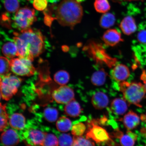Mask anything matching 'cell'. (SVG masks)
Instances as JSON below:
<instances>
[{
  "instance_id": "f35d334b",
  "label": "cell",
  "mask_w": 146,
  "mask_h": 146,
  "mask_svg": "<svg viewBox=\"0 0 146 146\" xmlns=\"http://www.w3.org/2000/svg\"><path fill=\"white\" fill-rule=\"evenodd\" d=\"M28 1H31V0H28Z\"/></svg>"
},
{
  "instance_id": "4fadbf2b",
  "label": "cell",
  "mask_w": 146,
  "mask_h": 146,
  "mask_svg": "<svg viewBox=\"0 0 146 146\" xmlns=\"http://www.w3.org/2000/svg\"><path fill=\"white\" fill-rule=\"evenodd\" d=\"M112 77L116 81H125L130 75L129 69L123 64H119L115 66L111 72Z\"/></svg>"
},
{
  "instance_id": "f1b7e54d",
  "label": "cell",
  "mask_w": 146,
  "mask_h": 146,
  "mask_svg": "<svg viewBox=\"0 0 146 146\" xmlns=\"http://www.w3.org/2000/svg\"><path fill=\"white\" fill-rule=\"evenodd\" d=\"M58 139L59 146H72L74 143V137L70 134H62Z\"/></svg>"
},
{
  "instance_id": "ffe728a7",
  "label": "cell",
  "mask_w": 146,
  "mask_h": 146,
  "mask_svg": "<svg viewBox=\"0 0 146 146\" xmlns=\"http://www.w3.org/2000/svg\"><path fill=\"white\" fill-rule=\"evenodd\" d=\"M2 52L5 57L11 59L17 56V47L14 41L8 42L5 43L2 48Z\"/></svg>"
},
{
  "instance_id": "f546056e",
  "label": "cell",
  "mask_w": 146,
  "mask_h": 146,
  "mask_svg": "<svg viewBox=\"0 0 146 146\" xmlns=\"http://www.w3.org/2000/svg\"><path fill=\"white\" fill-rule=\"evenodd\" d=\"M4 6L8 12L13 13L19 9V3L18 0H5Z\"/></svg>"
},
{
  "instance_id": "e575fe53",
  "label": "cell",
  "mask_w": 146,
  "mask_h": 146,
  "mask_svg": "<svg viewBox=\"0 0 146 146\" xmlns=\"http://www.w3.org/2000/svg\"><path fill=\"white\" fill-rule=\"evenodd\" d=\"M138 41L143 44H146V30H142L138 33L137 35Z\"/></svg>"
},
{
  "instance_id": "d590c367",
  "label": "cell",
  "mask_w": 146,
  "mask_h": 146,
  "mask_svg": "<svg viewBox=\"0 0 146 146\" xmlns=\"http://www.w3.org/2000/svg\"><path fill=\"white\" fill-rule=\"evenodd\" d=\"M140 78L144 83L143 85L145 91V94H146V72L145 70H143L142 72ZM145 95V97L146 98V95Z\"/></svg>"
},
{
  "instance_id": "7a4b0ae2",
  "label": "cell",
  "mask_w": 146,
  "mask_h": 146,
  "mask_svg": "<svg viewBox=\"0 0 146 146\" xmlns=\"http://www.w3.org/2000/svg\"><path fill=\"white\" fill-rule=\"evenodd\" d=\"M83 14V9L79 2L76 0H64L56 9L54 19L62 26L73 29L81 22Z\"/></svg>"
},
{
  "instance_id": "1f68e13d",
  "label": "cell",
  "mask_w": 146,
  "mask_h": 146,
  "mask_svg": "<svg viewBox=\"0 0 146 146\" xmlns=\"http://www.w3.org/2000/svg\"><path fill=\"white\" fill-rule=\"evenodd\" d=\"M42 146H59L58 138L51 133H47Z\"/></svg>"
},
{
  "instance_id": "8fae6325",
  "label": "cell",
  "mask_w": 146,
  "mask_h": 146,
  "mask_svg": "<svg viewBox=\"0 0 146 146\" xmlns=\"http://www.w3.org/2000/svg\"><path fill=\"white\" fill-rule=\"evenodd\" d=\"M102 39L106 45L111 47L114 46L123 41L121 34L115 29L107 30L104 34Z\"/></svg>"
},
{
  "instance_id": "d4e9b609",
  "label": "cell",
  "mask_w": 146,
  "mask_h": 146,
  "mask_svg": "<svg viewBox=\"0 0 146 146\" xmlns=\"http://www.w3.org/2000/svg\"><path fill=\"white\" fill-rule=\"evenodd\" d=\"M6 105H2L1 103L0 108V130L3 131L8 126L9 115L7 112Z\"/></svg>"
},
{
  "instance_id": "484cf974",
  "label": "cell",
  "mask_w": 146,
  "mask_h": 146,
  "mask_svg": "<svg viewBox=\"0 0 146 146\" xmlns=\"http://www.w3.org/2000/svg\"><path fill=\"white\" fill-rule=\"evenodd\" d=\"M44 116L47 121L53 123L57 120L58 116L57 110L54 108L47 107L44 111Z\"/></svg>"
},
{
  "instance_id": "8d00e7d4",
  "label": "cell",
  "mask_w": 146,
  "mask_h": 146,
  "mask_svg": "<svg viewBox=\"0 0 146 146\" xmlns=\"http://www.w3.org/2000/svg\"><path fill=\"white\" fill-rule=\"evenodd\" d=\"M142 121L145 122L146 123V113L145 114H142L141 116Z\"/></svg>"
},
{
  "instance_id": "603a6c76",
  "label": "cell",
  "mask_w": 146,
  "mask_h": 146,
  "mask_svg": "<svg viewBox=\"0 0 146 146\" xmlns=\"http://www.w3.org/2000/svg\"><path fill=\"white\" fill-rule=\"evenodd\" d=\"M115 17L111 13H105L100 18V27L107 29L112 27L115 22Z\"/></svg>"
},
{
  "instance_id": "836d02e7",
  "label": "cell",
  "mask_w": 146,
  "mask_h": 146,
  "mask_svg": "<svg viewBox=\"0 0 146 146\" xmlns=\"http://www.w3.org/2000/svg\"><path fill=\"white\" fill-rule=\"evenodd\" d=\"M74 136V139L82 146H96L94 142L91 139L82 136Z\"/></svg>"
},
{
  "instance_id": "74e56055",
  "label": "cell",
  "mask_w": 146,
  "mask_h": 146,
  "mask_svg": "<svg viewBox=\"0 0 146 146\" xmlns=\"http://www.w3.org/2000/svg\"><path fill=\"white\" fill-rule=\"evenodd\" d=\"M72 146H82L80 144L78 143V142L76 141V140L74 139V144Z\"/></svg>"
},
{
  "instance_id": "8992f818",
  "label": "cell",
  "mask_w": 146,
  "mask_h": 146,
  "mask_svg": "<svg viewBox=\"0 0 146 146\" xmlns=\"http://www.w3.org/2000/svg\"><path fill=\"white\" fill-rule=\"evenodd\" d=\"M37 18L34 9L25 7L20 8L16 12L14 17V23L21 30L30 27Z\"/></svg>"
},
{
  "instance_id": "5b68a950",
  "label": "cell",
  "mask_w": 146,
  "mask_h": 146,
  "mask_svg": "<svg viewBox=\"0 0 146 146\" xmlns=\"http://www.w3.org/2000/svg\"><path fill=\"white\" fill-rule=\"evenodd\" d=\"M22 80L10 73L6 76H1V96L3 100L11 99L17 92Z\"/></svg>"
},
{
  "instance_id": "7c38bea8",
  "label": "cell",
  "mask_w": 146,
  "mask_h": 146,
  "mask_svg": "<svg viewBox=\"0 0 146 146\" xmlns=\"http://www.w3.org/2000/svg\"><path fill=\"white\" fill-rule=\"evenodd\" d=\"M1 140L3 146H15L19 143L20 138L16 131L9 129L2 133Z\"/></svg>"
},
{
  "instance_id": "9c48e42d",
  "label": "cell",
  "mask_w": 146,
  "mask_h": 146,
  "mask_svg": "<svg viewBox=\"0 0 146 146\" xmlns=\"http://www.w3.org/2000/svg\"><path fill=\"white\" fill-rule=\"evenodd\" d=\"M47 134L40 129L31 128L25 133V136L29 143L34 145L42 146Z\"/></svg>"
},
{
  "instance_id": "5bb4252c",
  "label": "cell",
  "mask_w": 146,
  "mask_h": 146,
  "mask_svg": "<svg viewBox=\"0 0 146 146\" xmlns=\"http://www.w3.org/2000/svg\"><path fill=\"white\" fill-rule=\"evenodd\" d=\"M119 27L123 34L127 35H130L135 32L137 28L135 19L131 16L124 18L120 23Z\"/></svg>"
},
{
  "instance_id": "52a82bcc",
  "label": "cell",
  "mask_w": 146,
  "mask_h": 146,
  "mask_svg": "<svg viewBox=\"0 0 146 146\" xmlns=\"http://www.w3.org/2000/svg\"><path fill=\"white\" fill-rule=\"evenodd\" d=\"M31 60L25 58H14L10 60L11 71L16 75L30 76L35 74L36 69Z\"/></svg>"
},
{
  "instance_id": "2e32d148",
  "label": "cell",
  "mask_w": 146,
  "mask_h": 146,
  "mask_svg": "<svg viewBox=\"0 0 146 146\" xmlns=\"http://www.w3.org/2000/svg\"><path fill=\"white\" fill-rule=\"evenodd\" d=\"M123 122L126 128L129 131L135 128L139 125L140 118L136 113L131 111L124 116Z\"/></svg>"
},
{
  "instance_id": "d6a6232c",
  "label": "cell",
  "mask_w": 146,
  "mask_h": 146,
  "mask_svg": "<svg viewBox=\"0 0 146 146\" xmlns=\"http://www.w3.org/2000/svg\"><path fill=\"white\" fill-rule=\"evenodd\" d=\"M33 5L34 8L38 11H43L47 6V0H34Z\"/></svg>"
},
{
  "instance_id": "7402d4cb",
  "label": "cell",
  "mask_w": 146,
  "mask_h": 146,
  "mask_svg": "<svg viewBox=\"0 0 146 146\" xmlns=\"http://www.w3.org/2000/svg\"><path fill=\"white\" fill-rule=\"evenodd\" d=\"M56 128L60 132L65 133L68 132L72 128L71 120L65 116H62L57 120L56 124Z\"/></svg>"
},
{
  "instance_id": "9a60e30c",
  "label": "cell",
  "mask_w": 146,
  "mask_h": 146,
  "mask_svg": "<svg viewBox=\"0 0 146 146\" xmlns=\"http://www.w3.org/2000/svg\"><path fill=\"white\" fill-rule=\"evenodd\" d=\"M91 103L95 108L102 110L105 108L108 105L109 99L106 94L102 92H98L92 97Z\"/></svg>"
},
{
  "instance_id": "6da1fadb",
  "label": "cell",
  "mask_w": 146,
  "mask_h": 146,
  "mask_svg": "<svg viewBox=\"0 0 146 146\" xmlns=\"http://www.w3.org/2000/svg\"><path fill=\"white\" fill-rule=\"evenodd\" d=\"M14 42L18 49V57L33 61L43 52L44 41L39 30L29 27L14 32Z\"/></svg>"
},
{
  "instance_id": "30bf717a",
  "label": "cell",
  "mask_w": 146,
  "mask_h": 146,
  "mask_svg": "<svg viewBox=\"0 0 146 146\" xmlns=\"http://www.w3.org/2000/svg\"><path fill=\"white\" fill-rule=\"evenodd\" d=\"M115 137L119 139L120 142L122 146H134L137 138V135L130 131L124 134L121 131L116 129L113 133Z\"/></svg>"
},
{
  "instance_id": "e0dca14e",
  "label": "cell",
  "mask_w": 146,
  "mask_h": 146,
  "mask_svg": "<svg viewBox=\"0 0 146 146\" xmlns=\"http://www.w3.org/2000/svg\"><path fill=\"white\" fill-rule=\"evenodd\" d=\"M128 106L126 101L121 98H116L113 100L111 105V109L114 114L122 115L127 112Z\"/></svg>"
},
{
  "instance_id": "ba28073f",
  "label": "cell",
  "mask_w": 146,
  "mask_h": 146,
  "mask_svg": "<svg viewBox=\"0 0 146 146\" xmlns=\"http://www.w3.org/2000/svg\"><path fill=\"white\" fill-rule=\"evenodd\" d=\"M52 96L56 103L66 104L74 99V93L73 89L67 86H61L53 91Z\"/></svg>"
},
{
  "instance_id": "d6986e66",
  "label": "cell",
  "mask_w": 146,
  "mask_h": 146,
  "mask_svg": "<svg viewBox=\"0 0 146 146\" xmlns=\"http://www.w3.org/2000/svg\"><path fill=\"white\" fill-rule=\"evenodd\" d=\"M26 120L22 114L15 113L13 114L9 120V123L12 128L17 130H22L24 128Z\"/></svg>"
},
{
  "instance_id": "cb8c5ba5",
  "label": "cell",
  "mask_w": 146,
  "mask_h": 146,
  "mask_svg": "<svg viewBox=\"0 0 146 146\" xmlns=\"http://www.w3.org/2000/svg\"><path fill=\"white\" fill-rule=\"evenodd\" d=\"M70 79L69 73L65 70L58 71L54 76V80L56 83L61 86L65 85Z\"/></svg>"
},
{
  "instance_id": "44dd1931",
  "label": "cell",
  "mask_w": 146,
  "mask_h": 146,
  "mask_svg": "<svg viewBox=\"0 0 146 146\" xmlns=\"http://www.w3.org/2000/svg\"><path fill=\"white\" fill-rule=\"evenodd\" d=\"M107 76V73L105 70L102 69L92 74L91 82L96 86H101L105 84Z\"/></svg>"
},
{
  "instance_id": "277c9868",
  "label": "cell",
  "mask_w": 146,
  "mask_h": 146,
  "mask_svg": "<svg viewBox=\"0 0 146 146\" xmlns=\"http://www.w3.org/2000/svg\"><path fill=\"white\" fill-rule=\"evenodd\" d=\"M98 124V120L93 119L89 122L86 137L99 145L107 143L109 146H113L114 142L111 139V136L106 130Z\"/></svg>"
},
{
  "instance_id": "83f0119b",
  "label": "cell",
  "mask_w": 146,
  "mask_h": 146,
  "mask_svg": "<svg viewBox=\"0 0 146 146\" xmlns=\"http://www.w3.org/2000/svg\"><path fill=\"white\" fill-rule=\"evenodd\" d=\"M1 76H4L10 74L11 70L10 60L6 57L1 56L0 58Z\"/></svg>"
},
{
  "instance_id": "4316f807",
  "label": "cell",
  "mask_w": 146,
  "mask_h": 146,
  "mask_svg": "<svg viewBox=\"0 0 146 146\" xmlns=\"http://www.w3.org/2000/svg\"><path fill=\"white\" fill-rule=\"evenodd\" d=\"M94 6L97 12L102 13H106L111 8L108 0H95Z\"/></svg>"
},
{
  "instance_id": "3957f363",
  "label": "cell",
  "mask_w": 146,
  "mask_h": 146,
  "mask_svg": "<svg viewBox=\"0 0 146 146\" xmlns=\"http://www.w3.org/2000/svg\"><path fill=\"white\" fill-rule=\"evenodd\" d=\"M119 89L123 93L124 99L130 104L141 107L140 102L145 95L144 85L140 83L126 81L120 82Z\"/></svg>"
},
{
  "instance_id": "4dcf8cb0",
  "label": "cell",
  "mask_w": 146,
  "mask_h": 146,
  "mask_svg": "<svg viewBox=\"0 0 146 146\" xmlns=\"http://www.w3.org/2000/svg\"><path fill=\"white\" fill-rule=\"evenodd\" d=\"M86 130V126L83 123H79L74 124L72 128V134L74 136H82Z\"/></svg>"
},
{
  "instance_id": "ac0fdd59",
  "label": "cell",
  "mask_w": 146,
  "mask_h": 146,
  "mask_svg": "<svg viewBox=\"0 0 146 146\" xmlns=\"http://www.w3.org/2000/svg\"><path fill=\"white\" fill-rule=\"evenodd\" d=\"M64 111L67 115L76 117L81 114L82 109L80 104L74 99L66 104L64 108Z\"/></svg>"
}]
</instances>
